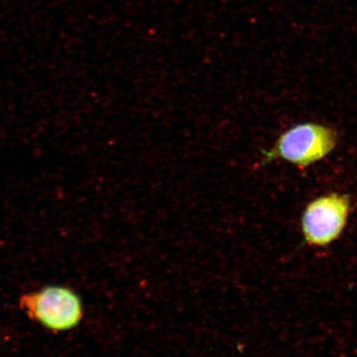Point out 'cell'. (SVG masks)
<instances>
[{"mask_svg": "<svg viewBox=\"0 0 357 357\" xmlns=\"http://www.w3.org/2000/svg\"><path fill=\"white\" fill-rule=\"evenodd\" d=\"M337 140V132L324 125L298 124L281 134L272 149L263 151L261 165L282 160L305 169L331 153Z\"/></svg>", "mask_w": 357, "mask_h": 357, "instance_id": "6da1fadb", "label": "cell"}, {"mask_svg": "<svg viewBox=\"0 0 357 357\" xmlns=\"http://www.w3.org/2000/svg\"><path fill=\"white\" fill-rule=\"evenodd\" d=\"M20 307L29 318L52 332L73 329L83 318V306L73 290L63 287H47L24 294Z\"/></svg>", "mask_w": 357, "mask_h": 357, "instance_id": "7a4b0ae2", "label": "cell"}, {"mask_svg": "<svg viewBox=\"0 0 357 357\" xmlns=\"http://www.w3.org/2000/svg\"><path fill=\"white\" fill-rule=\"evenodd\" d=\"M350 212L351 199L347 195L333 193L311 201L301 220L305 242L316 248L334 243L344 230Z\"/></svg>", "mask_w": 357, "mask_h": 357, "instance_id": "3957f363", "label": "cell"}]
</instances>
